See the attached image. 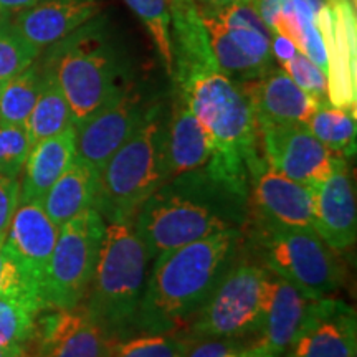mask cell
<instances>
[{
  "instance_id": "cell-1",
  "label": "cell",
  "mask_w": 357,
  "mask_h": 357,
  "mask_svg": "<svg viewBox=\"0 0 357 357\" xmlns=\"http://www.w3.org/2000/svg\"><path fill=\"white\" fill-rule=\"evenodd\" d=\"M248 190L205 166L169 177L134 218L151 261L162 253L225 230H243Z\"/></svg>"
},
{
  "instance_id": "cell-2",
  "label": "cell",
  "mask_w": 357,
  "mask_h": 357,
  "mask_svg": "<svg viewBox=\"0 0 357 357\" xmlns=\"http://www.w3.org/2000/svg\"><path fill=\"white\" fill-rule=\"evenodd\" d=\"M243 247L242 230H225L155 257L136 316V333H185Z\"/></svg>"
},
{
  "instance_id": "cell-3",
  "label": "cell",
  "mask_w": 357,
  "mask_h": 357,
  "mask_svg": "<svg viewBox=\"0 0 357 357\" xmlns=\"http://www.w3.org/2000/svg\"><path fill=\"white\" fill-rule=\"evenodd\" d=\"M174 82L213 142L208 171L248 190V169L261 151L255 113L242 86L218 65L189 71Z\"/></svg>"
},
{
  "instance_id": "cell-4",
  "label": "cell",
  "mask_w": 357,
  "mask_h": 357,
  "mask_svg": "<svg viewBox=\"0 0 357 357\" xmlns=\"http://www.w3.org/2000/svg\"><path fill=\"white\" fill-rule=\"evenodd\" d=\"M151 263L134 222L106 223L83 306L114 341L136 334V316Z\"/></svg>"
},
{
  "instance_id": "cell-5",
  "label": "cell",
  "mask_w": 357,
  "mask_h": 357,
  "mask_svg": "<svg viewBox=\"0 0 357 357\" xmlns=\"http://www.w3.org/2000/svg\"><path fill=\"white\" fill-rule=\"evenodd\" d=\"M52 47L45 65L63 89L75 126L131 83L100 15Z\"/></svg>"
},
{
  "instance_id": "cell-6",
  "label": "cell",
  "mask_w": 357,
  "mask_h": 357,
  "mask_svg": "<svg viewBox=\"0 0 357 357\" xmlns=\"http://www.w3.org/2000/svg\"><path fill=\"white\" fill-rule=\"evenodd\" d=\"M164 137L162 108L149 106L136 131L102 166L95 208L106 223L134 222L142 204L167 181Z\"/></svg>"
},
{
  "instance_id": "cell-7",
  "label": "cell",
  "mask_w": 357,
  "mask_h": 357,
  "mask_svg": "<svg viewBox=\"0 0 357 357\" xmlns=\"http://www.w3.org/2000/svg\"><path fill=\"white\" fill-rule=\"evenodd\" d=\"M242 231L250 255L311 300L333 296L346 283L347 270L339 252L314 229L247 220Z\"/></svg>"
},
{
  "instance_id": "cell-8",
  "label": "cell",
  "mask_w": 357,
  "mask_h": 357,
  "mask_svg": "<svg viewBox=\"0 0 357 357\" xmlns=\"http://www.w3.org/2000/svg\"><path fill=\"white\" fill-rule=\"evenodd\" d=\"M270 271L245 250L231 261L211 296L190 321L185 334L194 341L207 337L242 339L260 331Z\"/></svg>"
},
{
  "instance_id": "cell-9",
  "label": "cell",
  "mask_w": 357,
  "mask_h": 357,
  "mask_svg": "<svg viewBox=\"0 0 357 357\" xmlns=\"http://www.w3.org/2000/svg\"><path fill=\"white\" fill-rule=\"evenodd\" d=\"M105 231L106 222L95 207L60 227L45 275V311L82 305L95 275Z\"/></svg>"
},
{
  "instance_id": "cell-10",
  "label": "cell",
  "mask_w": 357,
  "mask_h": 357,
  "mask_svg": "<svg viewBox=\"0 0 357 357\" xmlns=\"http://www.w3.org/2000/svg\"><path fill=\"white\" fill-rule=\"evenodd\" d=\"M323 40L328 77V101L356 113L357 101V24L356 3L349 0H324L316 12Z\"/></svg>"
},
{
  "instance_id": "cell-11",
  "label": "cell",
  "mask_w": 357,
  "mask_h": 357,
  "mask_svg": "<svg viewBox=\"0 0 357 357\" xmlns=\"http://www.w3.org/2000/svg\"><path fill=\"white\" fill-rule=\"evenodd\" d=\"M258 131L268 166L307 187L323 182L341 158L316 139L306 124H268Z\"/></svg>"
},
{
  "instance_id": "cell-12",
  "label": "cell",
  "mask_w": 357,
  "mask_h": 357,
  "mask_svg": "<svg viewBox=\"0 0 357 357\" xmlns=\"http://www.w3.org/2000/svg\"><path fill=\"white\" fill-rule=\"evenodd\" d=\"M147 108L139 89L132 83L126 84L100 109L77 124V155L100 172L136 131Z\"/></svg>"
},
{
  "instance_id": "cell-13",
  "label": "cell",
  "mask_w": 357,
  "mask_h": 357,
  "mask_svg": "<svg viewBox=\"0 0 357 357\" xmlns=\"http://www.w3.org/2000/svg\"><path fill=\"white\" fill-rule=\"evenodd\" d=\"M311 187L276 172L263 155L248 169L247 220L312 229Z\"/></svg>"
},
{
  "instance_id": "cell-14",
  "label": "cell",
  "mask_w": 357,
  "mask_h": 357,
  "mask_svg": "<svg viewBox=\"0 0 357 357\" xmlns=\"http://www.w3.org/2000/svg\"><path fill=\"white\" fill-rule=\"evenodd\" d=\"M114 342L82 303L40 312L32 344L37 357H111Z\"/></svg>"
},
{
  "instance_id": "cell-15",
  "label": "cell",
  "mask_w": 357,
  "mask_h": 357,
  "mask_svg": "<svg viewBox=\"0 0 357 357\" xmlns=\"http://www.w3.org/2000/svg\"><path fill=\"white\" fill-rule=\"evenodd\" d=\"M356 310L337 298L312 300L300 331L281 357H356Z\"/></svg>"
},
{
  "instance_id": "cell-16",
  "label": "cell",
  "mask_w": 357,
  "mask_h": 357,
  "mask_svg": "<svg viewBox=\"0 0 357 357\" xmlns=\"http://www.w3.org/2000/svg\"><path fill=\"white\" fill-rule=\"evenodd\" d=\"M58 230L60 229L47 215L42 202H19L2 245L42 303L45 275L55 248Z\"/></svg>"
},
{
  "instance_id": "cell-17",
  "label": "cell",
  "mask_w": 357,
  "mask_h": 357,
  "mask_svg": "<svg viewBox=\"0 0 357 357\" xmlns=\"http://www.w3.org/2000/svg\"><path fill=\"white\" fill-rule=\"evenodd\" d=\"M311 190L312 229L336 252L351 248L357 236V205L349 159L337 158L333 172Z\"/></svg>"
},
{
  "instance_id": "cell-18",
  "label": "cell",
  "mask_w": 357,
  "mask_h": 357,
  "mask_svg": "<svg viewBox=\"0 0 357 357\" xmlns=\"http://www.w3.org/2000/svg\"><path fill=\"white\" fill-rule=\"evenodd\" d=\"M252 102L258 128L268 124H306L319 102L289 78L283 68H271L257 79L238 83Z\"/></svg>"
},
{
  "instance_id": "cell-19",
  "label": "cell",
  "mask_w": 357,
  "mask_h": 357,
  "mask_svg": "<svg viewBox=\"0 0 357 357\" xmlns=\"http://www.w3.org/2000/svg\"><path fill=\"white\" fill-rule=\"evenodd\" d=\"M101 7L100 0H38L32 7L17 12L8 24L42 50L100 15Z\"/></svg>"
},
{
  "instance_id": "cell-20",
  "label": "cell",
  "mask_w": 357,
  "mask_h": 357,
  "mask_svg": "<svg viewBox=\"0 0 357 357\" xmlns=\"http://www.w3.org/2000/svg\"><path fill=\"white\" fill-rule=\"evenodd\" d=\"M311 301V298H307L293 283L270 271L265 312L260 331L253 342L266 347L278 357L283 356L300 331Z\"/></svg>"
},
{
  "instance_id": "cell-21",
  "label": "cell",
  "mask_w": 357,
  "mask_h": 357,
  "mask_svg": "<svg viewBox=\"0 0 357 357\" xmlns=\"http://www.w3.org/2000/svg\"><path fill=\"white\" fill-rule=\"evenodd\" d=\"M164 149L169 177L202 169L213 155L211 136L178 93L174 100L171 118L166 123Z\"/></svg>"
},
{
  "instance_id": "cell-22",
  "label": "cell",
  "mask_w": 357,
  "mask_h": 357,
  "mask_svg": "<svg viewBox=\"0 0 357 357\" xmlns=\"http://www.w3.org/2000/svg\"><path fill=\"white\" fill-rule=\"evenodd\" d=\"M77 158V126L71 124L61 132L37 142L30 149L20 182V202H42L56 178Z\"/></svg>"
},
{
  "instance_id": "cell-23",
  "label": "cell",
  "mask_w": 357,
  "mask_h": 357,
  "mask_svg": "<svg viewBox=\"0 0 357 357\" xmlns=\"http://www.w3.org/2000/svg\"><path fill=\"white\" fill-rule=\"evenodd\" d=\"M100 172L79 155L70 167L56 178L42 200L50 220L60 229L70 218L77 217L88 208L95 207Z\"/></svg>"
},
{
  "instance_id": "cell-24",
  "label": "cell",
  "mask_w": 357,
  "mask_h": 357,
  "mask_svg": "<svg viewBox=\"0 0 357 357\" xmlns=\"http://www.w3.org/2000/svg\"><path fill=\"white\" fill-rule=\"evenodd\" d=\"M321 0H288L275 20L273 33H280L293 40L298 52L314 61L326 73L328 61L323 40H321L316 12L319 10Z\"/></svg>"
},
{
  "instance_id": "cell-25",
  "label": "cell",
  "mask_w": 357,
  "mask_h": 357,
  "mask_svg": "<svg viewBox=\"0 0 357 357\" xmlns=\"http://www.w3.org/2000/svg\"><path fill=\"white\" fill-rule=\"evenodd\" d=\"M70 105L66 101L60 83L55 73L47 65L42 66V88H40L37 102H35L32 113L25 123V129L29 132L30 142H37L55 136L63 129L71 126Z\"/></svg>"
},
{
  "instance_id": "cell-26",
  "label": "cell",
  "mask_w": 357,
  "mask_h": 357,
  "mask_svg": "<svg viewBox=\"0 0 357 357\" xmlns=\"http://www.w3.org/2000/svg\"><path fill=\"white\" fill-rule=\"evenodd\" d=\"M312 136L331 153L349 159L356 153V113L337 108L329 101L319 102L306 123Z\"/></svg>"
},
{
  "instance_id": "cell-27",
  "label": "cell",
  "mask_w": 357,
  "mask_h": 357,
  "mask_svg": "<svg viewBox=\"0 0 357 357\" xmlns=\"http://www.w3.org/2000/svg\"><path fill=\"white\" fill-rule=\"evenodd\" d=\"M42 88V66L30 65L3 83L0 91V123L25 126Z\"/></svg>"
},
{
  "instance_id": "cell-28",
  "label": "cell",
  "mask_w": 357,
  "mask_h": 357,
  "mask_svg": "<svg viewBox=\"0 0 357 357\" xmlns=\"http://www.w3.org/2000/svg\"><path fill=\"white\" fill-rule=\"evenodd\" d=\"M37 303L15 296H0V349H29L35 336Z\"/></svg>"
},
{
  "instance_id": "cell-29",
  "label": "cell",
  "mask_w": 357,
  "mask_h": 357,
  "mask_svg": "<svg viewBox=\"0 0 357 357\" xmlns=\"http://www.w3.org/2000/svg\"><path fill=\"white\" fill-rule=\"evenodd\" d=\"M194 339L185 333H136L114 342L111 357H185Z\"/></svg>"
},
{
  "instance_id": "cell-30",
  "label": "cell",
  "mask_w": 357,
  "mask_h": 357,
  "mask_svg": "<svg viewBox=\"0 0 357 357\" xmlns=\"http://www.w3.org/2000/svg\"><path fill=\"white\" fill-rule=\"evenodd\" d=\"M126 6L139 17L158 48L169 77L174 75L171 45V6L169 0H124Z\"/></svg>"
},
{
  "instance_id": "cell-31",
  "label": "cell",
  "mask_w": 357,
  "mask_h": 357,
  "mask_svg": "<svg viewBox=\"0 0 357 357\" xmlns=\"http://www.w3.org/2000/svg\"><path fill=\"white\" fill-rule=\"evenodd\" d=\"M40 48L15 32L3 19L0 24V82H7L35 63Z\"/></svg>"
},
{
  "instance_id": "cell-32",
  "label": "cell",
  "mask_w": 357,
  "mask_h": 357,
  "mask_svg": "<svg viewBox=\"0 0 357 357\" xmlns=\"http://www.w3.org/2000/svg\"><path fill=\"white\" fill-rule=\"evenodd\" d=\"M32 142L25 126L0 123V174L19 177L24 171Z\"/></svg>"
},
{
  "instance_id": "cell-33",
  "label": "cell",
  "mask_w": 357,
  "mask_h": 357,
  "mask_svg": "<svg viewBox=\"0 0 357 357\" xmlns=\"http://www.w3.org/2000/svg\"><path fill=\"white\" fill-rule=\"evenodd\" d=\"M281 66L303 91L318 101H328V77L306 55L298 52L291 60Z\"/></svg>"
},
{
  "instance_id": "cell-34",
  "label": "cell",
  "mask_w": 357,
  "mask_h": 357,
  "mask_svg": "<svg viewBox=\"0 0 357 357\" xmlns=\"http://www.w3.org/2000/svg\"><path fill=\"white\" fill-rule=\"evenodd\" d=\"M2 245H0V296L25 298V300L37 303L42 307V311H45L43 303L40 300L37 291L30 287V283L20 271V268L7 255Z\"/></svg>"
},
{
  "instance_id": "cell-35",
  "label": "cell",
  "mask_w": 357,
  "mask_h": 357,
  "mask_svg": "<svg viewBox=\"0 0 357 357\" xmlns=\"http://www.w3.org/2000/svg\"><path fill=\"white\" fill-rule=\"evenodd\" d=\"M20 202L19 177H8L0 174V245L6 240L12 217Z\"/></svg>"
},
{
  "instance_id": "cell-36",
  "label": "cell",
  "mask_w": 357,
  "mask_h": 357,
  "mask_svg": "<svg viewBox=\"0 0 357 357\" xmlns=\"http://www.w3.org/2000/svg\"><path fill=\"white\" fill-rule=\"evenodd\" d=\"M245 347L242 339L207 337L192 342L185 357H235Z\"/></svg>"
},
{
  "instance_id": "cell-37",
  "label": "cell",
  "mask_w": 357,
  "mask_h": 357,
  "mask_svg": "<svg viewBox=\"0 0 357 357\" xmlns=\"http://www.w3.org/2000/svg\"><path fill=\"white\" fill-rule=\"evenodd\" d=\"M271 53H273L275 60H278L283 65L296 55L298 48L293 43V40L284 37V35L273 33V38H271Z\"/></svg>"
},
{
  "instance_id": "cell-38",
  "label": "cell",
  "mask_w": 357,
  "mask_h": 357,
  "mask_svg": "<svg viewBox=\"0 0 357 357\" xmlns=\"http://www.w3.org/2000/svg\"><path fill=\"white\" fill-rule=\"evenodd\" d=\"M38 0H0V8L6 13H17L24 8L32 7Z\"/></svg>"
},
{
  "instance_id": "cell-39",
  "label": "cell",
  "mask_w": 357,
  "mask_h": 357,
  "mask_svg": "<svg viewBox=\"0 0 357 357\" xmlns=\"http://www.w3.org/2000/svg\"><path fill=\"white\" fill-rule=\"evenodd\" d=\"M235 357H278V356L273 354L271 351H268L266 347L252 342L248 347H243V349L240 351Z\"/></svg>"
},
{
  "instance_id": "cell-40",
  "label": "cell",
  "mask_w": 357,
  "mask_h": 357,
  "mask_svg": "<svg viewBox=\"0 0 357 357\" xmlns=\"http://www.w3.org/2000/svg\"><path fill=\"white\" fill-rule=\"evenodd\" d=\"M26 351L25 349H0V357H25Z\"/></svg>"
},
{
  "instance_id": "cell-41",
  "label": "cell",
  "mask_w": 357,
  "mask_h": 357,
  "mask_svg": "<svg viewBox=\"0 0 357 357\" xmlns=\"http://www.w3.org/2000/svg\"><path fill=\"white\" fill-rule=\"evenodd\" d=\"M194 2H208V3H230V2H238V0H194ZM243 2H250V0H243Z\"/></svg>"
},
{
  "instance_id": "cell-42",
  "label": "cell",
  "mask_w": 357,
  "mask_h": 357,
  "mask_svg": "<svg viewBox=\"0 0 357 357\" xmlns=\"http://www.w3.org/2000/svg\"><path fill=\"white\" fill-rule=\"evenodd\" d=\"M3 19H6V12H3L2 8H0V24H2Z\"/></svg>"
},
{
  "instance_id": "cell-43",
  "label": "cell",
  "mask_w": 357,
  "mask_h": 357,
  "mask_svg": "<svg viewBox=\"0 0 357 357\" xmlns=\"http://www.w3.org/2000/svg\"><path fill=\"white\" fill-rule=\"evenodd\" d=\"M3 83H6V82H0V91H2V86H3Z\"/></svg>"
},
{
  "instance_id": "cell-44",
  "label": "cell",
  "mask_w": 357,
  "mask_h": 357,
  "mask_svg": "<svg viewBox=\"0 0 357 357\" xmlns=\"http://www.w3.org/2000/svg\"><path fill=\"white\" fill-rule=\"evenodd\" d=\"M323 2H324V0H323ZM349 2H352V3H356V0H349Z\"/></svg>"
}]
</instances>
